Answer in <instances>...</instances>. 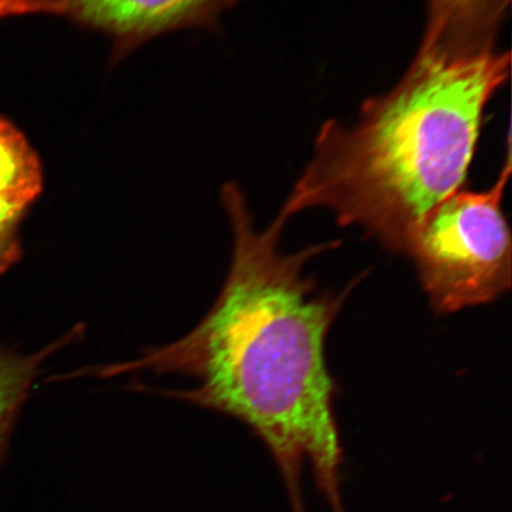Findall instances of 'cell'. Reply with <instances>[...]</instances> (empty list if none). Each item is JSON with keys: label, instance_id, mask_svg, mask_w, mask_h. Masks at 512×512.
Here are the masks:
<instances>
[{"label": "cell", "instance_id": "1", "mask_svg": "<svg viewBox=\"0 0 512 512\" xmlns=\"http://www.w3.org/2000/svg\"><path fill=\"white\" fill-rule=\"evenodd\" d=\"M223 202L234 254L213 310L181 341L100 374L152 369L197 377L200 386L174 395L251 427L279 467L292 512H305V462L331 511L345 512L336 386L325 361L326 336L345 294L318 293L304 274L306 262L328 246L285 254L279 248L285 216L260 232L238 187L227 185Z\"/></svg>", "mask_w": 512, "mask_h": 512}, {"label": "cell", "instance_id": "2", "mask_svg": "<svg viewBox=\"0 0 512 512\" xmlns=\"http://www.w3.org/2000/svg\"><path fill=\"white\" fill-rule=\"evenodd\" d=\"M496 49L446 54L419 49L398 85L368 99L354 124L331 120L280 214L332 211L407 254L422 223L462 189L486 106L510 75Z\"/></svg>", "mask_w": 512, "mask_h": 512}, {"label": "cell", "instance_id": "3", "mask_svg": "<svg viewBox=\"0 0 512 512\" xmlns=\"http://www.w3.org/2000/svg\"><path fill=\"white\" fill-rule=\"evenodd\" d=\"M508 143L495 184L448 197L422 223L409 246L407 255L414 259L438 313L492 303L510 290L511 234L502 207L511 174Z\"/></svg>", "mask_w": 512, "mask_h": 512}, {"label": "cell", "instance_id": "4", "mask_svg": "<svg viewBox=\"0 0 512 512\" xmlns=\"http://www.w3.org/2000/svg\"><path fill=\"white\" fill-rule=\"evenodd\" d=\"M19 15L62 17L111 38L124 56L168 32L210 27L236 0H14ZM18 15V16H19Z\"/></svg>", "mask_w": 512, "mask_h": 512}, {"label": "cell", "instance_id": "5", "mask_svg": "<svg viewBox=\"0 0 512 512\" xmlns=\"http://www.w3.org/2000/svg\"><path fill=\"white\" fill-rule=\"evenodd\" d=\"M42 188L36 151L14 124L0 117V273L18 259L19 223Z\"/></svg>", "mask_w": 512, "mask_h": 512}, {"label": "cell", "instance_id": "6", "mask_svg": "<svg viewBox=\"0 0 512 512\" xmlns=\"http://www.w3.org/2000/svg\"><path fill=\"white\" fill-rule=\"evenodd\" d=\"M421 50L476 54L495 48L510 0H426Z\"/></svg>", "mask_w": 512, "mask_h": 512}, {"label": "cell", "instance_id": "7", "mask_svg": "<svg viewBox=\"0 0 512 512\" xmlns=\"http://www.w3.org/2000/svg\"><path fill=\"white\" fill-rule=\"evenodd\" d=\"M48 354L49 351L32 357L9 354V352L0 354V466L5 457L19 409L27 398L38 366Z\"/></svg>", "mask_w": 512, "mask_h": 512}, {"label": "cell", "instance_id": "8", "mask_svg": "<svg viewBox=\"0 0 512 512\" xmlns=\"http://www.w3.org/2000/svg\"><path fill=\"white\" fill-rule=\"evenodd\" d=\"M17 16L14 0H0V18Z\"/></svg>", "mask_w": 512, "mask_h": 512}]
</instances>
